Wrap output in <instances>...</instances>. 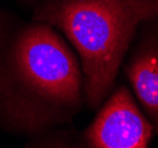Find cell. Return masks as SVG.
Wrapping results in <instances>:
<instances>
[{"mask_svg":"<svg viewBox=\"0 0 158 148\" xmlns=\"http://www.w3.org/2000/svg\"><path fill=\"white\" fill-rule=\"evenodd\" d=\"M76 54L49 24L0 13V123L37 135L69 123L83 107Z\"/></svg>","mask_w":158,"mask_h":148,"instance_id":"cell-1","label":"cell"},{"mask_svg":"<svg viewBox=\"0 0 158 148\" xmlns=\"http://www.w3.org/2000/svg\"><path fill=\"white\" fill-rule=\"evenodd\" d=\"M32 20L61 31L74 46L85 102L98 109L111 94L139 27L158 20V0H44Z\"/></svg>","mask_w":158,"mask_h":148,"instance_id":"cell-2","label":"cell"},{"mask_svg":"<svg viewBox=\"0 0 158 148\" xmlns=\"http://www.w3.org/2000/svg\"><path fill=\"white\" fill-rule=\"evenodd\" d=\"M102 103L94 121L82 133L86 147H149L155 129L127 86H119Z\"/></svg>","mask_w":158,"mask_h":148,"instance_id":"cell-3","label":"cell"},{"mask_svg":"<svg viewBox=\"0 0 158 148\" xmlns=\"http://www.w3.org/2000/svg\"><path fill=\"white\" fill-rule=\"evenodd\" d=\"M124 71L145 116L158 134V20L139 27Z\"/></svg>","mask_w":158,"mask_h":148,"instance_id":"cell-4","label":"cell"}]
</instances>
